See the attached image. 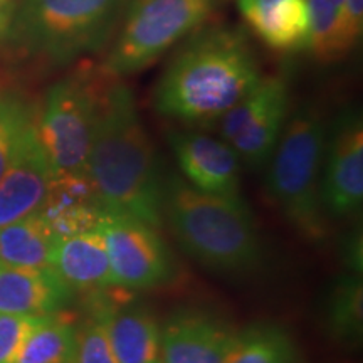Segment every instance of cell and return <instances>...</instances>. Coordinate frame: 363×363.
Instances as JSON below:
<instances>
[{"label": "cell", "mask_w": 363, "mask_h": 363, "mask_svg": "<svg viewBox=\"0 0 363 363\" xmlns=\"http://www.w3.org/2000/svg\"><path fill=\"white\" fill-rule=\"evenodd\" d=\"M123 9L125 0H17L9 30L30 51L71 61L98 51Z\"/></svg>", "instance_id": "cell-5"}, {"label": "cell", "mask_w": 363, "mask_h": 363, "mask_svg": "<svg viewBox=\"0 0 363 363\" xmlns=\"http://www.w3.org/2000/svg\"><path fill=\"white\" fill-rule=\"evenodd\" d=\"M321 202L333 216H352L363 203V121L360 113H342L326 135Z\"/></svg>", "instance_id": "cell-10"}, {"label": "cell", "mask_w": 363, "mask_h": 363, "mask_svg": "<svg viewBox=\"0 0 363 363\" xmlns=\"http://www.w3.org/2000/svg\"><path fill=\"white\" fill-rule=\"evenodd\" d=\"M172 152L182 177L202 192L240 201V160L225 140L201 131L174 130L169 133Z\"/></svg>", "instance_id": "cell-12"}, {"label": "cell", "mask_w": 363, "mask_h": 363, "mask_svg": "<svg viewBox=\"0 0 363 363\" xmlns=\"http://www.w3.org/2000/svg\"><path fill=\"white\" fill-rule=\"evenodd\" d=\"M39 214L57 239L99 225L103 207L88 174H54Z\"/></svg>", "instance_id": "cell-17"}, {"label": "cell", "mask_w": 363, "mask_h": 363, "mask_svg": "<svg viewBox=\"0 0 363 363\" xmlns=\"http://www.w3.org/2000/svg\"><path fill=\"white\" fill-rule=\"evenodd\" d=\"M69 363H118L103 325L94 315L76 328L74 350Z\"/></svg>", "instance_id": "cell-25"}, {"label": "cell", "mask_w": 363, "mask_h": 363, "mask_svg": "<svg viewBox=\"0 0 363 363\" xmlns=\"http://www.w3.org/2000/svg\"><path fill=\"white\" fill-rule=\"evenodd\" d=\"M57 238L39 212L0 227V264L51 267Z\"/></svg>", "instance_id": "cell-20"}, {"label": "cell", "mask_w": 363, "mask_h": 363, "mask_svg": "<svg viewBox=\"0 0 363 363\" xmlns=\"http://www.w3.org/2000/svg\"><path fill=\"white\" fill-rule=\"evenodd\" d=\"M326 326L342 342H358L363 331L362 274L347 272L331 288L326 303Z\"/></svg>", "instance_id": "cell-23"}, {"label": "cell", "mask_w": 363, "mask_h": 363, "mask_svg": "<svg viewBox=\"0 0 363 363\" xmlns=\"http://www.w3.org/2000/svg\"><path fill=\"white\" fill-rule=\"evenodd\" d=\"M262 78L246 35L233 27L202 29L158 79L153 106L185 123L217 121Z\"/></svg>", "instance_id": "cell-2"}, {"label": "cell", "mask_w": 363, "mask_h": 363, "mask_svg": "<svg viewBox=\"0 0 363 363\" xmlns=\"http://www.w3.org/2000/svg\"><path fill=\"white\" fill-rule=\"evenodd\" d=\"M238 9L262 43L276 51L306 49L308 0H238Z\"/></svg>", "instance_id": "cell-18"}, {"label": "cell", "mask_w": 363, "mask_h": 363, "mask_svg": "<svg viewBox=\"0 0 363 363\" xmlns=\"http://www.w3.org/2000/svg\"><path fill=\"white\" fill-rule=\"evenodd\" d=\"M163 219L184 251L211 269L249 272L261 266L262 242L242 199L202 192L172 174L163 179Z\"/></svg>", "instance_id": "cell-3"}, {"label": "cell", "mask_w": 363, "mask_h": 363, "mask_svg": "<svg viewBox=\"0 0 363 363\" xmlns=\"http://www.w3.org/2000/svg\"><path fill=\"white\" fill-rule=\"evenodd\" d=\"M51 267L74 293L96 294L115 286L106 240L99 225L57 239Z\"/></svg>", "instance_id": "cell-16"}, {"label": "cell", "mask_w": 363, "mask_h": 363, "mask_svg": "<svg viewBox=\"0 0 363 363\" xmlns=\"http://www.w3.org/2000/svg\"><path fill=\"white\" fill-rule=\"evenodd\" d=\"M101 88L88 74H71L51 86L34 116L35 133L54 174L84 172L101 104Z\"/></svg>", "instance_id": "cell-7"}, {"label": "cell", "mask_w": 363, "mask_h": 363, "mask_svg": "<svg viewBox=\"0 0 363 363\" xmlns=\"http://www.w3.org/2000/svg\"><path fill=\"white\" fill-rule=\"evenodd\" d=\"M238 330L201 308H180L160 323L162 363H225Z\"/></svg>", "instance_id": "cell-11"}, {"label": "cell", "mask_w": 363, "mask_h": 363, "mask_svg": "<svg viewBox=\"0 0 363 363\" xmlns=\"http://www.w3.org/2000/svg\"><path fill=\"white\" fill-rule=\"evenodd\" d=\"M78 323L66 313L43 316L13 363H69Z\"/></svg>", "instance_id": "cell-22"}, {"label": "cell", "mask_w": 363, "mask_h": 363, "mask_svg": "<svg viewBox=\"0 0 363 363\" xmlns=\"http://www.w3.org/2000/svg\"><path fill=\"white\" fill-rule=\"evenodd\" d=\"M310 34L306 51L321 61L343 57L358 43L360 33L353 27L347 0H308Z\"/></svg>", "instance_id": "cell-19"}, {"label": "cell", "mask_w": 363, "mask_h": 363, "mask_svg": "<svg viewBox=\"0 0 363 363\" xmlns=\"http://www.w3.org/2000/svg\"><path fill=\"white\" fill-rule=\"evenodd\" d=\"M345 261H347L348 267L352 272H358L362 274V233L358 230L357 234H353L350 239L345 242Z\"/></svg>", "instance_id": "cell-27"}, {"label": "cell", "mask_w": 363, "mask_h": 363, "mask_svg": "<svg viewBox=\"0 0 363 363\" xmlns=\"http://www.w3.org/2000/svg\"><path fill=\"white\" fill-rule=\"evenodd\" d=\"M99 227L106 240L115 288L145 291L170 283L175 262L158 229L113 211H103Z\"/></svg>", "instance_id": "cell-9"}, {"label": "cell", "mask_w": 363, "mask_h": 363, "mask_svg": "<svg viewBox=\"0 0 363 363\" xmlns=\"http://www.w3.org/2000/svg\"><path fill=\"white\" fill-rule=\"evenodd\" d=\"M216 0H130L110 51L103 74L121 79L150 65L201 29Z\"/></svg>", "instance_id": "cell-6"}, {"label": "cell", "mask_w": 363, "mask_h": 363, "mask_svg": "<svg viewBox=\"0 0 363 363\" xmlns=\"http://www.w3.org/2000/svg\"><path fill=\"white\" fill-rule=\"evenodd\" d=\"M74 291L52 267L0 264V313L45 316L61 311Z\"/></svg>", "instance_id": "cell-15"}, {"label": "cell", "mask_w": 363, "mask_h": 363, "mask_svg": "<svg viewBox=\"0 0 363 363\" xmlns=\"http://www.w3.org/2000/svg\"><path fill=\"white\" fill-rule=\"evenodd\" d=\"M34 113L16 96H0V179L11 165L16 150Z\"/></svg>", "instance_id": "cell-24"}, {"label": "cell", "mask_w": 363, "mask_h": 363, "mask_svg": "<svg viewBox=\"0 0 363 363\" xmlns=\"http://www.w3.org/2000/svg\"><path fill=\"white\" fill-rule=\"evenodd\" d=\"M13 2L12 0H0V35L9 30V24L12 19Z\"/></svg>", "instance_id": "cell-29"}, {"label": "cell", "mask_w": 363, "mask_h": 363, "mask_svg": "<svg viewBox=\"0 0 363 363\" xmlns=\"http://www.w3.org/2000/svg\"><path fill=\"white\" fill-rule=\"evenodd\" d=\"M103 325L118 363H162L160 323L147 306L99 298L93 313Z\"/></svg>", "instance_id": "cell-14"}, {"label": "cell", "mask_w": 363, "mask_h": 363, "mask_svg": "<svg viewBox=\"0 0 363 363\" xmlns=\"http://www.w3.org/2000/svg\"><path fill=\"white\" fill-rule=\"evenodd\" d=\"M86 174L103 211L133 216L155 229L163 225V177L155 147L133 93L120 79L101 91Z\"/></svg>", "instance_id": "cell-1"}, {"label": "cell", "mask_w": 363, "mask_h": 363, "mask_svg": "<svg viewBox=\"0 0 363 363\" xmlns=\"http://www.w3.org/2000/svg\"><path fill=\"white\" fill-rule=\"evenodd\" d=\"M347 11L358 33L363 30V0H347Z\"/></svg>", "instance_id": "cell-28"}, {"label": "cell", "mask_w": 363, "mask_h": 363, "mask_svg": "<svg viewBox=\"0 0 363 363\" xmlns=\"http://www.w3.org/2000/svg\"><path fill=\"white\" fill-rule=\"evenodd\" d=\"M52 175V167L40 147L33 120L0 179V227L38 212Z\"/></svg>", "instance_id": "cell-13"}, {"label": "cell", "mask_w": 363, "mask_h": 363, "mask_svg": "<svg viewBox=\"0 0 363 363\" xmlns=\"http://www.w3.org/2000/svg\"><path fill=\"white\" fill-rule=\"evenodd\" d=\"M225 363H299V350L284 326L259 321L238 330Z\"/></svg>", "instance_id": "cell-21"}, {"label": "cell", "mask_w": 363, "mask_h": 363, "mask_svg": "<svg viewBox=\"0 0 363 363\" xmlns=\"http://www.w3.org/2000/svg\"><path fill=\"white\" fill-rule=\"evenodd\" d=\"M328 125L316 106H301L288 116L279 142L267 162V194L284 219L310 240H323L321 169Z\"/></svg>", "instance_id": "cell-4"}, {"label": "cell", "mask_w": 363, "mask_h": 363, "mask_svg": "<svg viewBox=\"0 0 363 363\" xmlns=\"http://www.w3.org/2000/svg\"><path fill=\"white\" fill-rule=\"evenodd\" d=\"M289 116V89L281 76H262L219 120L220 138L252 170L266 169Z\"/></svg>", "instance_id": "cell-8"}, {"label": "cell", "mask_w": 363, "mask_h": 363, "mask_svg": "<svg viewBox=\"0 0 363 363\" xmlns=\"http://www.w3.org/2000/svg\"><path fill=\"white\" fill-rule=\"evenodd\" d=\"M43 316L0 313V363H13Z\"/></svg>", "instance_id": "cell-26"}]
</instances>
